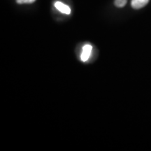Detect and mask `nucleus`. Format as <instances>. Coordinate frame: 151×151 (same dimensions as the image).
Instances as JSON below:
<instances>
[{
    "mask_svg": "<svg viewBox=\"0 0 151 151\" xmlns=\"http://www.w3.org/2000/svg\"><path fill=\"white\" fill-rule=\"evenodd\" d=\"M92 50V47L90 45H86L83 46L82 50V53L81 55V60L83 62H86L87 60L89 59L90 55H91V52Z\"/></svg>",
    "mask_w": 151,
    "mask_h": 151,
    "instance_id": "obj_1",
    "label": "nucleus"
},
{
    "mask_svg": "<svg viewBox=\"0 0 151 151\" xmlns=\"http://www.w3.org/2000/svg\"><path fill=\"white\" fill-rule=\"evenodd\" d=\"M55 7L58 9V11L67 15H69L71 14V9L69 6L65 4L61 1H56L55 3Z\"/></svg>",
    "mask_w": 151,
    "mask_h": 151,
    "instance_id": "obj_2",
    "label": "nucleus"
},
{
    "mask_svg": "<svg viewBox=\"0 0 151 151\" xmlns=\"http://www.w3.org/2000/svg\"><path fill=\"white\" fill-rule=\"evenodd\" d=\"M149 0H132L131 5L134 9H139L145 6L148 3Z\"/></svg>",
    "mask_w": 151,
    "mask_h": 151,
    "instance_id": "obj_3",
    "label": "nucleus"
},
{
    "mask_svg": "<svg viewBox=\"0 0 151 151\" xmlns=\"http://www.w3.org/2000/svg\"><path fill=\"white\" fill-rule=\"evenodd\" d=\"M115 5L117 7H123L127 4V0H115Z\"/></svg>",
    "mask_w": 151,
    "mask_h": 151,
    "instance_id": "obj_4",
    "label": "nucleus"
},
{
    "mask_svg": "<svg viewBox=\"0 0 151 151\" xmlns=\"http://www.w3.org/2000/svg\"><path fill=\"white\" fill-rule=\"evenodd\" d=\"M36 0H16L17 3L22 4H32L34 3Z\"/></svg>",
    "mask_w": 151,
    "mask_h": 151,
    "instance_id": "obj_5",
    "label": "nucleus"
}]
</instances>
